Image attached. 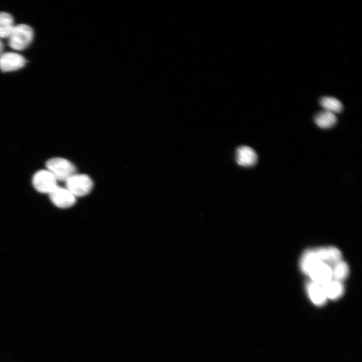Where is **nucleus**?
Here are the masks:
<instances>
[{
    "label": "nucleus",
    "mask_w": 362,
    "mask_h": 362,
    "mask_svg": "<svg viewBox=\"0 0 362 362\" xmlns=\"http://www.w3.org/2000/svg\"><path fill=\"white\" fill-rule=\"evenodd\" d=\"M14 27V19L12 15L6 12H0V38H8Z\"/></svg>",
    "instance_id": "14"
},
{
    "label": "nucleus",
    "mask_w": 362,
    "mask_h": 362,
    "mask_svg": "<svg viewBox=\"0 0 362 362\" xmlns=\"http://www.w3.org/2000/svg\"><path fill=\"white\" fill-rule=\"evenodd\" d=\"M57 181L48 170L37 171L32 179L33 187L38 192L47 194H50L58 186Z\"/></svg>",
    "instance_id": "4"
},
{
    "label": "nucleus",
    "mask_w": 362,
    "mask_h": 362,
    "mask_svg": "<svg viewBox=\"0 0 362 362\" xmlns=\"http://www.w3.org/2000/svg\"><path fill=\"white\" fill-rule=\"evenodd\" d=\"M320 261L316 253L315 248L305 250L303 253L300 261V267L302 272L307 275L309 270Z\"/></svg>",
    "instance_id": "12"
},
{
    "label": "nucleus",
    "mask_w": 362,
    "mask_h": 362,
    "mask_svg": "<svg viewBox=\"0 0 362 362\" xmlns=\"http://www.w3.org/2000/svg\"><path fill=\"white\" fill-rule=\"evenodd\" d=\"M327 299L335 300L344 293V287L342 282L332 279L321 286Z\"/></svg>",
    "instance_id": "11"
},
{
    "label": "nucleus",
    "mask_w": 362,
    "mask_h": 362,
    "mask_svg": "<svg viewBox=\"0 0 362 362\" xmlns=\"http://www.w3.org/2000/svg\"><path fill=\"white\" fill-rule=\"evenodd\" d=\"M66 189L75 197H82L91 191L93 183L89 176L75 173L66 181Z\"/></svg>",
    "instance_id": "3"
},
{
    "label": "nucleus",
    "mask_w": 362,
    "mask_h": 362,
    "mask_svg": "<svg viewBox=\"0 0 362 362\" xmlns=\"http://www.w3.org/2000/svg\"><path fill=\"white\" fill-rule=\"evenodd\" d=\"M306 287L309 297L315 305L323 306L326 303L327 299L321 286L310 281Z\"/></svg>",
    "instance_id": "10"
},
{
    "label": "nucleus",
    "mask_w": 362,
    "mask_h": 362,
    "mask_svg": "<svg viewBox=\"0 0 362 362\" xmlns=\"http://www.w3.org/2000/svg\"><path fill=\"white\" fill-rule=\"evenodd\" d=\"M4 45L2 41V40L0 39V55L4 52Z\"/></svg>",
    "instance_id": "17"
},
{
    "label": "nucleus",
    "mask_w": 362,
    "mask_h": 362,
    "mask_svg": "<svg viewBox=\"0 0 362 362\" xmlns=\"http://www.w3.org/2000/svg\"><path fill=\"white\" fill-rule=\"evenodd\" d=\"M26 60L24 57L14 52H3L0 55V69L3 72L18 70L23 67Z\"/></svg>",
    "instance_id": "6"
},
{
    "label": "nucleus",
    "mask_w": 362,
    "mask_h": 362,
    "mask_svg": "<svg viewBox=\"0 0 362 362\" xmlns=\"http://www.w3.org/2000/svg\"><path fill=\"white\" fill-rule=\"evenodd\" d=\"M46 167L57 180L65 182L75 173L74 165L63 158L55 157L49 159L46 162Z\"/></svg>",
    "instance_id": "2"
},
{
    "label": "nucleus",
    "mask_w": 362,
    "mask_h": 362,
    "mask_svg": "<svg viewBox=\"0 0 362 362\" xmlns=\"http://www.w3.org/2000/svg\"><path fill=\"white\" fill-rule=\"evenodd\" d=\"M315 250L319 259L330 266L342 260L341 252L335 247H321Z\"/></svg>",
    "instance_id": "8"
},
{
    "label": "nucleus",
    "mask_w": 362,
    "mask_h": 362,
    "mask_svg": "<svg viewBox=\"0 0 362 362\" xmlns=\"http://www.w3.org/2000/svg\"><path fill=\"white\" fill-rule=\"evenodd\" d=\"M307 275L310 277L311 281L320 286H323L332 279L331 267L322 261L315 264Z\"/></svg>",
    "instance_id": "5"
},
{
    "label": "nucleus",
    "mask_w": 362,
    "mask_h": 362,
    "mask_svg": "<svg viewBox=\"0 0 362 362\" xmlns=\"http://www.w3.org/2000/svg\"><path fill=\"white\" fill-rule=\"evenodd\" d=\"M257 155L251 148L242 146L237 148L236 160L237 163L243 166H251L257 162Z\"/></svg>",
    "instance_id": "9"
},
{
    "label": "nucleus",
    "mask_w": 362,
    "mask_h": 362,
    "mask_svg": "<svg viewBox=\"0 0 362 362\" xmlns=\"http://www.w3.org/2000/svg\"><path fill=\"white\" fill-rule=\"evenodd\" d=\"M33 33L32 28L26 24L14 26L8 38L9 46L16 50L27 48L32 41Z\"/></svg>",
    "instance_id": "1"
},
{
    "label": "nucleus",
    "mask_w": 362,
    "mask_h": 362,
    "mask_svg": "<svg viewBox=\"0 0 362 362\" xmlns=\"http://www.w3.org/2000/svg\"><path fill=\"white\" fill-rule=\"evenodd\" d=\"M314 121L319 127L326 129L333 127L337 122V118L334 113L324 110L315 116Z\"/></svg>",
    "instance_id": "13"
},
{
    "label": "nucleus",
    "mask_w": 362,
    "mask_h": 362,
    "mask_svg": "<svg viewBox=\"0 0 362 362\" xmlns=\"http://www.w3.org/2000/svg\"><path fill=\"white\" fill-rule=\"evenodd\" d=\"M52 202L60 208H67L73 205L76 201L75 197L66 188L57 186L49 194Z\"/></svg>",
    "instance_id": "7"
},
{
    "label": "nucleus",
    "mask_w": 362,
    "mask_h": 362,
    "mask_svg": "<svg viewBox=\"0 0 362 362\" xmlns=\"http://www.w3.org/2000/svg\"><path fill=\"white\" fill-rule=\"evenodd\" d=\"M332 279L340 282L345 280L349 274L348 264L342 259L331 266Z\"/></svg>",
    "instance_id": "15"
},
{
    "label": "nucleus",
    "mask_w": 362,
    "mask_h": 362,
    "mask_svg": "<svg viewBox=\"0 0 362 362\" xmlns=\"http://www.w3.org/2000/svg\"><path fill=\"white\" fill-rule=\"evenodd\" d=\"M320 105L325 110L334 113L340 112L343 106L342 103L337 99L332 97H324L320 100Z\"/></svg>",
    "instance_id": "16"
}]
</instances>
